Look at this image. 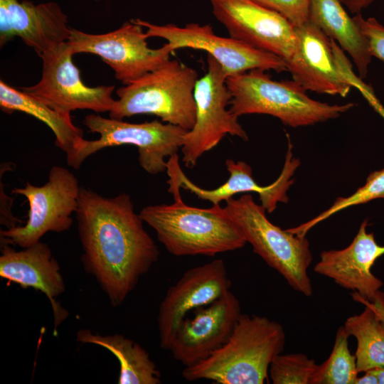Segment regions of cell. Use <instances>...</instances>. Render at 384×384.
Listing matches in <instances>:
<instances>
[{
    "mask_svg": "<svg viewBox=\"0 0 384 384\" xmlns=\"http://www.w3.org/2000/svg\"><path fill=\"white\" fill-rule=\"evenodd\" d=\"M132 20L146 28L148 38H164L175 50L189 48L206 51L220 63L227 76L252 70L287 71V64L280 57L233 38L219 36L210 24L191 23L178 26L156 25L140 18Z\"/></svg>",
    "mask_w": 384,
    "mask_h": 384,
    "instance_id": "8fae6325",
    "label": "cell"
},
{
    "mask_svg": "<svg viewBox=\"0 0 384 384\" xmlns=\"http://www.w3.org/2000/svg\"><path fill=\"white\" fill-rule=\"evenodd\" d=\"M284 17L294 27L309 19L311 0H252Z\"/></svg>",
    "mask_w": 384,
    "mask_h": 384,
    "instance_id": "83f0119b",
    "label": "cell"
},
{
    "mask_svg": "<svg viewBox=\"0 0 384 384\" xmlns=\"http://www.w3.org/2000/svg\"><path fill=\"white\" fill-rule=\"evenodd\" d=\"M317 366L303 353H280L271 363L269 374L274 384H310Z\"/></svg>",
    "mask_w": 384,
    "mask_h": 384,
    "instance_id": "4316f807",
    "label": "cell"
},
{
    "mask_svg": "<svg viewBox=\"0 0 384 384\" xmlns=\"http://www.w3.org/2000/svg\"><path fill=\"white\" fill-rule=\"evenodd\" d=\"M76 339L83 343L102 346L119 362V384H159L161 373L148 352L135 341L123 335L102 336L88 329L77 332Z\"/></svg>",
    "mask_w": 384,
    "mask_h": 384,
    "instance_id": "603a6c76",
    "label": "cell"
},
{
    "mask_svg": "<svg viewBox=\"0 0 384 384\" xmlns=\"http://www.w3.org/2000/svg\"><path fill=\"white\" fill-rule=\"evenodd\" d=\"M73 55L67 41L46 51L41 56L43 68L40 80L20 89L59 112H110L116 100L112 97L114 86L85 85L73 62Z\"/></svg>",
    "mask_w": 384,
    "mask_h": 384,
    "instance_id": "7c38bea8",
    "label": "cell"
},
{
    "mask_svg": "<svg viewBox=\"0 0 384 384\" xmlns=\"http://www.w3.org/2000/svg\"><path fill=\"white\" fill-rule=\"evenodd\" d=\"M230 37L273 53L286 64L296 47L295 27L279 14L252 0H208Z\"/></svg>",
    "mask_w": 384,
    "mask_h": 384,
    "instance_id": "4fadbf2b",
    "label": "cell"
},
{
    "mask_svg": "<svg viewBox=\"0 0 384 384\" xmlns=\"http://www.w3.org/2000/svg\"><path fill=\"white\" fill-rule=\"evenodd\" d=\"M230 286L221 259L185 272L168 289L159 306L157 322L161 347L170 349L178 328L189 311L211 304L230 291Z\"/></svg>",
    "mask_w": 384,
    "mask_h": 384,
    "instance_id": "9a60e30c",
    "label": "cell"
},
{
    "mask_svg": "<svg viewBox=\"0 0 384 384\" xmlns=\"http://www.w3.org/2000/svg\"><path fill=\"white\" fill-rule=\"evenodd\" d=\"M226 85L231 94L229 110L236 117L268 114L292 127L336 119L354 106L314 100L295 80L276 81L261 70L228 76Z\"/></svg>",
    "mask_w": 384,
    "mask_h": 384,
    "instance_id": "277c9868",
    "label": "cell"
},
{
    "mask_svg": "<svg viewBox=\"0 0 384 384\" xmlns=\"http://www.w3.org/2000/svg\"><path fill=\"white\" fill-rule=\"evenodd\" d=\"M241 314L240 302L230 291L196 309L178 328L169 349L174 358L185 367L204 361L227 341Z\"/></svg>",
    "mask_w": 384,
    "mask_h": 384,
    "instance_id": "2e32d148",
    "label": "cell"
},
{
    "mask_svg": "<svg viewBox=\"0 0 384 384\" xmlns=\"http://www.w3.org/2000/svg\"><path fill=\"white\" fill-rule=\"evenodd\" d=\"M367 226L368 220H364L348 247L321 252L314 270L353 291L352 296L372 302L383 283L372 273L371 268L384 255V245L376 242L373 233H367Z\"/></svg>",
    "mask_w": 384,
    "mask_h": 384,
    "instance_id": "d6986e66",
    "label": "cell"
},
{
    "mask_svg": "<svg viewBox=\"0 0 384 384\" xmlns=\"http://www.w3.org/2000/svg\"><path fill=\"white\" fill-rule=\"evenodd\" d=\"M295 31V50L287 63L293 80L306 90L346 97L352 86L338 68L331 38L310 18Z\"/></svg>",
    "mask_w": 384,
    "mask_h": 384,
    "instance_id": "e0dca14e",
    "label": "cell"
},
{
    "mask_svg": "<svg viewBox=\"0 0 384 384\" xmlns=\"http://www.w3.org/2000/svg\"><path fill=\"white\" fill-rule=\"evenodd\" d=\"M225 203V212L253 251L277 271L294 290L311 296L308 269L313 257L306 236L295 235L271 223L266 210L256 203L250 194L231 198Z\"/></svg>",
    "mask_w": 384,
    "mask_h": 384,
    "instance_id": "8992f818",
    "label": "cell"
},
{
    "mask_svg": "<svg viewBox=\"0 0 384 384\" xmlns=\"http://www.w3.org/2000/svg\"><path fill=\"white\" fill-rule=\"evenodd\" d=\"M348 337L340 326L329 357L317 366L310 384H355L358 371L356 356L349 351Z\"/></svg>",
    "mask_w": 384,
    "mask_h": 384,
    "instance_id": "d4e9b609",
    "label": "cell"
},
{
    "mask_svg": "<svg viewBox=\"0 0 384 384\" xmlns=\"http://www.w3.org/2000/svg\"><path fill=\"white\" fill-rule=\"evenodd\" d=\"M378 198L384 199V169L370 173L366 178V183L351 196L338 197L330 208L313 219L287 230L295 235L306 236L314 226L332 215L351 206L366 203Z\"/></svg>",
    "mask_w": 384,
    "mask_h": 384,
    "instance_id": "484cf974",
    "label": "cell"
},
{
    "mask_svg": "<svg viewBox=\"0 0 384 384\" xmlns=\"http://www.w3.org/2000/svg\"><path fill=\"white\" fill-rule=\"evenodd\" d=\"M299 164V160L293 157L292 144L289 142L282 171L272 184L266 186L258 185L252 178L250 165L242 161H235L228 159L225 165L230 174L228 179L218 188L206 189L195 184L184 174L176 153L166 161V172L169 177L167 181L169 186L168 192L183 188L199 199L208 201L213 205L226 201L237 193L255 192L260 196V205L270 213L277 208L278 203H287L289 198L287 192L294 183L292 176Z\"/></svg>",
    "mask_w": 384,
    "mask_h": 384,
    "instance_id": "5bb4252c",
    "label": "cell"
},
{
    "mask_svg": "<svg viewBox=\"0 0 384 384\" xmlns=\"http://www.w3.org/2000/svg\"><path fill=\"white\" fill-rule=\"evenodd\" d=\"M142 28L130 20L103 34L71 28L67 42L74 55L87 53L100 56L113 70L115 78L127 85L164 65L175 50L169 43L159 48H149Z\"/></svg>",
    "mask_w": 384,
    "mask_h": 384,
    "instance_id": "30bf717a",
    "label": "cell"
},
{
    "mask_svg": "<svg viewBox=\"0 0 384 384\" xmlns=\"http://www.w3.org/2000/svg\"><path fill=\"white\" fill-rule=\"evenodd\" d=\"M285 339L279 323L242 314L227 341L204 361L185 367L182 376L218 384H262L271 363L283 351Z\"/></svg>",
    "mask_w": 384,
    "mask_h": 384,
    "instance_id": "7a4b0ae2",
    "label": "cell"
},
{
    "mask_svg": "<svg viewBox=\"0 0 384 384\" xmlns=\"http://www.w3.org/2000/svg\"><path fill=\"white\" fill-rule=\"evenodd\" d=\"M365 305L359 314L346 319L343 326L357 341L355 353L358 373L384 367V326L368 301L353 296Z\"/></svg>",
    "mask_w": 384,
    "mask_h": 384,
    "instance_id": "cb8c5ba5",
    "label": "cell"
},
{
    "mask_svg": "<svg viewBox=\"0 0 384 384\" xmlns=\"http://www.w3.org/2000/svg\"><path fill=\"white\" fill-rule=\"evenodd\" d=\"M83 124L90 132L97 133L96 140L85 139L68 166L79 169L90 155L107 147L129 144L138 149V161L149 174L166 171V158L176 154L183 144L188 130L158 120L129 123L97 114L85 116Z\"/></svg>",
    "mask_w": 384,
    "mask_h": 384,
    "instance_id": "52a82bcc",
    "label": "cell"
},
{
    "mask_svg": "<svg viewBox=\"0 0 384 384\" xmlns=\"http://www.w3.org/2000/svg\"><path fill=\"white\" fill-rule=\"evenodd\" d=\"M70 31L66 14L55 2L0 0L1 47L19 37L41 57L66 42Z\"/></svg>",
    "mask_w": 384,
    "mask_h": 384,
    "instance_id": "ac0fdd59",
    "label": "cell"
},
{
    "mask_svg": "<svg viewBox=\"0 0 384 384\" xmlns=\"http://www.w3.org/2000/svg\"><path fill=\"white\" fill-rule=\"evenodd\" d=\"M356 88L361 93L369 105L384 120V107L376 97L372 87L366 84L363 81H361L356 85Z\"/></svg>",
    "mask_w": 384,
    "mask_h": 384,
    "instance_id": "4dcf8cb0",
    "label": "cell"
},
{
    "mask_svg": "<svg viewBox=\"0 0 384 384\" xmlns=\"http://www.w3.org/2000/svg\"><path fill=\"white\" fill-rule=\"evenodd\" d=\"M197 71L177 60L118 88L110 118L123 120L137 114H154L165 123L191 130L195 124L194 89Z\"/></svg>",
    "mask_w": 384,
    "mask_h": 384,
    "instance_id": "5b68a950",
    "label": "cell"
},
{
    "mask_svg": "<svg viewBox=\"0 0 384 384\" xmlns=\"http://www.w3.org/2000/svg\"><path fill=\"white\" fill-rule=\"evenodd\" d=\"M0 107L6 113L19 111L45 123L55 135V144L66 154L68 164L79 151L85 139L75 126L70 113L57 111L21 89L0 81Z\"/></svg>",
    "mask_w": 384,
    "mask_h": 384,
    "instance_id": "44dd1931",
    "label": "cell"
},
{
    "mask_svg": "<svg viewBox=\"0 0 384 384\" xmlns=\"http://www.w3.org/2000/svg\"><path fill=\"white\" fill-rule=\"evenodd\" d=\"M377 376L378 384H384V367L371 370Z\"/></svg>",
    "mask_w": 384,
    "mask_h": 384,
    "instance_id": "e575fe53",
    "label": "cell"
},
{
    "mask_svg": "<svg viewBox=\"0 0 384 384\" xmlns=\"http://www.w3.org/2000/svg\"><path fill=\"white\" fill-rule=\"evenodd\" d=\"M364 373L363 376L357 377L355 384H378V378L371 370Z\"/></svg>",
    "mask_w": 384,
    "mask_h": 384,
    "instance_id": "836d02e7",
    "label": "cell"
},
{
    "mask_svg": "<svg viewBox=\"0 0 384 384\" xmlns=\"http://www.w3.org/2000/svg\"><path fill=\"white\" fill-rule=\"evenodd\" d=\"M309 18L349 55L359 77L366 78L372 58L369 46L341 0H311Z\"/></svg>",
    "mask_w": 384,
    "mask_h": 384,
    "instance_id": "7402d4cb",
    "label": "cell"
},
{
    "mask_svg": "<svg viewBox=\"0 0 384 384\" xmlns=\"http://www.w3.org/2000/svg\"><path fill=\"white\" fill-rule=\"evenodd\" d=\"M171 204L148 206L139 215L175 256L206 255L240 249L247 243L220 204L201 208L184 203L181 194Z\"/></svg>",
    "mask_w": 384,
    "mask_h": 384,
    "instance_id": "3957f363",
    "label": "cell"
},
{
    "mask_svg": "<svg viewBox=\"0 0 384 384\" xmlns=\"http://www.w3.org/2000/svg\"><path fill=\"white\" fill-rule=\"evenodd\" d=\"M14 198L9 197L4 190V185L1 182V210H0V223L5 226L6 229L16 225L17 223H23V221L16 218L11 212V206Z\"/></svg>",
    "mask_w": 384,
    "mask_h": 384,
    "instance_id": "f546056e",
    "label": "cell"
},
{
    "mask_svg": "<svg viewBox=\"0 0 384 384\" xmlns=\"http://www.w3.org/2000/svg\"><path fill=\"white\" fill-rule=\"evenodd\" d=\"M207 65L206 73L198 78L194 89L196 122L185 134L181 148L182 161L190 169L227 134L248 140L238 117L227 109L231 100L226 85L227 75L220 63L208 54Z\"/></svg>",
    "mask_w": 384,
    "mask_h": 384,
    "instance_id": "9c48e42d",
    "label": "cell"
},
{
    "mask_svg": "<svg viewBox=\"0 0 384 384\" xmlns=\"http://www.w3.org/2000/svg\"><path fill=\"white\" fill-rule=\"evenodd\" d=\"M75 215L84 267L118 306L158 260V247L125 193L108 198L81 188Z\"/></svg>",
    "mask_w": 384,
    "mask_h": 384,
    "instance_id": "6da1fadb",
    "label": "cell"
},
{
    "mask_svg": "<svg viewBox=\"0 0 384 384\" xmlns=\"http://www.w3.org/2000/svg\"><path fill=\"white\" fill-rule=\"evenodd\" d=\"M81 188L78 179L67 169L53 166L47 182L34 186L26 182L23 188H14L11 193L21 195L28 201V220L24 225L1 230V245L31 246L48 232L62 233L73 224Z\"/></svg>",
    "mask_w": 384,
    "mask_h": 384,
    "instance_id": "ba28073f",
    "label": "cell"
},
{
    "mask_svg": "<svg viewBox=\"0 0 384 384\" xmlns=\"http://www.w3.org/2000/svg\"><path fill=\"white\" fill-rule=\"evenodd\" d=\"M368 303L373 307L384 326V293L379 291L375 298L372 302H368Z\"/></svg>",
    "mask_w": 384,
    "mask_h": 384,
    "instance_id": "d6a6232c",
    "label": "cell"
},
{
    "mask_svg": "<svg viewBox=\"0 0 384 384\" xmlns=\"http://www.w3.org/2000/svg\"><path fill=\"white\" fill-rule=\"evenodd\" d=\"M375 0H341L343 5L352 14H360Z\"/></svg>",
    "mask_w": 384,
    "mask_h": 384,
    "instance_id": "1f68e13d",
    "label": "cell"
},
{
    "mask_svg": "<svg viewBox=\"0 0 384 384\" xmlns=\"http://www.w3.org/2000/svg\"><path fill=\"white\" fill-rule=\"evenodd\" d=\"M58 261L45 242L17 251L9 244L1 246L0 276L22 288L31 287L43 292L49 299L54 315L55 329L68 316L56 302L65 286Z\"/></svg>",
    "mask_w": 384,
    "mask_h": 384,
    "instance_id": "ffe728a7",
    "label": "cell"
},
{
    "mask_svg": "<svg viewBox=\"0 0 384 384\" xmlns=\"http://www.w3.org/2000/svg\"><path fill=\"white\" fill-rule=\"evenodd\" d=\"M353 18L366 39L372 57L384 63V26L375 18H364L361 13Z\"/></svg>",
    "mask_w": 384,
    "mask_h": 384,
    "instance_id": "f1b7e54d",
    "label": "cell"
}]
</instances>
